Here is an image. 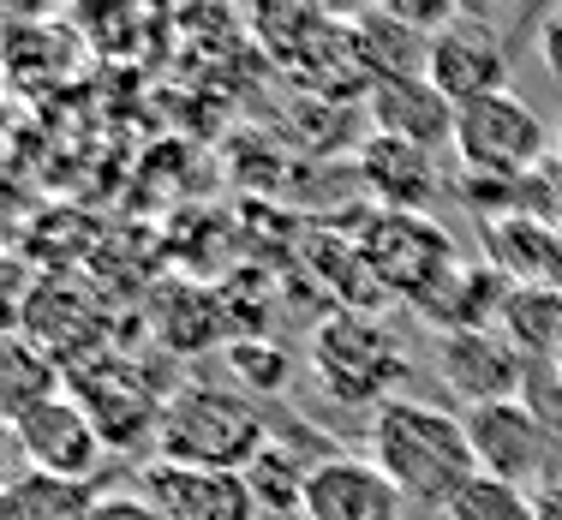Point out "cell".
Wrapping results in <instances>:
<instances>
[{"mask_svg":"<svg viewBox=\"0 0 562 520\" xmlns=\"http://www.w3.org/2000/svg\"><path fill=\"white\" fill-rule=\"evenodd\" d=\"M0 520H24L19 497H12V490H7V478H0Z\"/></svg>","mask_w":562,"mask_h":520,"instance_id":"28","label":"cell"},{"mask_svg":"<svg viewBox=\"0 0 562 520\" xmlns=\"http://www.w3.org/2000/svg\"><path fill=\"white\" fill-rule=\"evenodd\" d=\"M551 371H557V383H562V353H557V359H551Z\"/></svg>","mask_w":562,"mask_h":520,"instance_id":"29","label":"cell"},{"mask_svg":"<svg viewBox=\"0 0 562 520\" xmlns=\"http://www.w3.org/2000/svg\"><path fill=\"white\" fill-rule=\"evenodd\" d=\"M0 437H7V425H0Z\"/></svg>","mask_w":562,"mask_h":520,"instance_id":"30","label":"cell"},{"mask_svg":"<svg viewBox=\"0 0 562 520\" xmlns=\"http://www.w3.org/2000/svg\"><path fill=\"white\" fill-rule=\"evenodd\" d=\"M366 109H371V126L378 138H401L413 150H454V120L461 109L431 84V78H383V84L366 90Z\"/></svg>","mask_w":562,"mask_h":520,"instance_id":"15","label":"cell"},{"mask_svg":"<svg viewBox=\"0 0 562 520\" xmlns=\"http://www.w3.org/2000/svg\"><path fill=\"white\" fill-rule=\"evenodd\" d=\"M55 395H66V371L24 329H0V425H19Z\"/></svg>","mask_w":562,"mask_h":520,"instance_id":"19","label":"cell"},{"mask_svg":"<svg viewBox=\"0 0 562 520\" xmlns=\"http://www.w3.org/2000/svg\"><path fill=\"white\" fill-rule=\"evenodd\" d=\"M222 359H227V377H234L239 395H281L293 377V353L276 347L270 336H234L222 347Z\"/></svg>","mask_w":562,"mask_h":520,"instance_id":"22","label":"cell"},{"mask_svg":"<svg viewBox=\"0 0 562 520\" xmlns=\"http://www.w3.org/2000/svg\"><path fill=\"white\" fill-rule=\"evenodd\" d=\"M359 258L371 263V275L383 282V293H431L443 275L461 263V246L449 239L443 222L431 216H407V210H378L371 228L359 234Z\"/></svg>","mask_w":562,"mask_h":520,"instance_id":"6","label":"cell"},{"mask_svg":"<svg viewBox=\"0 0 562 520\" xmlns=\"http://www.w3.org/2000/svg\"><path fill=\"white\" fill-rule=\"evenodd\" d=\"M437 371H443V383L467 407L520 402V389H527V359H520L497 329H454V336H437Z\"/></svg>","mask_w":562,"mask_h":520,"instance_id":"13","label":"cell"},{"mask_svg":"<svg viewBox=\"0 0 562 520\" xmlns=\"http://www.w3.org/2000/svg\"><path fill=\"white\" fill-rule=\"evenodd\" d=\"M66 395L90 412V425L102 431L109 449H138V443H156L173 389L156 383V371L144 365V359H126L114 347L97 365L72 371V377H66Z\"/></svg>","mask_w":562,"mask_h":520,"instance_id":"4","label":"cell"},{"mask_svg":"<svg viewBox=\"0 0 562 520\" xmlns=\"http://www.w3.org/2000/svg\"><path fill=\"white\" fill-rule=\"evenodd\" d=\"M347 31H353V48L366 60L371 84L383 78H419L425 55H431V36L413 31L395 7H371V12H347Z\"/></svg>","mask_w":562,"mask_h":520,"instance_id":"18","label":"cell"},{"mask_svg":"<svg viewBox=\"0 0 562 520\" xmlns=\"http://www.w3.org/2000/svg\"><path fill=\"white\" fill-rule=\"evenodd\" d=\"M425 78L443 90L454 109H467V102H485V97H503V90H508V48H503V36L491 31L485 19H473V12H454L443 31L431 36Z\"/></svg>","mask_w":562,"mask_h":520,"instance_id":"9","label":"cell"},{"mask_svg":"<svg viewBox=\"0 0 562 520\" xmlns=\"http://www.w3.org/2000/svg\"><path fill=\"white\" fill-rule=\"evenodd\" d=\"M36 287H43V270L36 258L0 246V329H24V312H31Z\"/></svg>","mask_w":562,"mask_h":520,"instance_id":"25","label":"cell"},{"mask_svg":"<svg viewBox=\"0 0 562 520\" xmlns=\"http://www.w3.org/2000/svg\"><path fill=\"white\" fill-rule=\"evenodd\" d=\"M485 263L508 287H557L562 239L539 216H485Z\"/></svg>","mask_w":562,"mask_h":520,"instance_id":"17","label":"cell"},{"mask_svg":"<svg viewBox=\"0 0 562 520\" xmlns=\"http://www.w3.org/2000/svg\"><path fill=\"white\" fill-rule=\"evenodd\" d=\"M300 520H407V502L371 455H324L305 478Z\"/></svg>","mask_w":562,"mask_h":520,"instance_id":"12","label":"cell"},{"mask_svg":"<svg viewBox=\"0 0 562 520\" xmlns=\"http://www.w3.org/2000/svg\"><path fill=\"white\" fill-rule=\"evenodd\" d=\"M144 317H150L156 347L173 359H198V353H210V347L234 341V317H227L222 287H204V282H192V275L156 282L150 299H144Z\"/></svg>","mask_w":562,"mask_h":520,"instance_id":"11","label":"cell"},{"mask_svg":"<svg viewBox=\"0 0 562 520\" xmlns=\"http://www.w3.org/2000/svg\"><path fill=\"white\" fill-rule=\"evenodd\" d=\"M467 443L485 478L503 485H539L551 466V431L532 419L527 402H491V407H467Z\"/></svg>","mask_w":562,"mask_h":520,"instance_id":"10","label":"cell"},{"mask_svg":"<svg viewBox=\"0 0 562 520\" xmlns=\"http://www.w3.org/2000/svg\"><path fill=\"white\" fill-rule=\"evenodd\" d=\"M305 478H312V461H300L288 443H263V455L246 466V485L258 497L263 520H300L305 509Z\"/></svg>","mask_w":562,"mask_h":520,"instance_id":"21","label":"cell"},{"mask_svg":"<svg viewBox=\"0 0 562 520\" xmlns=\"http://www.w3.org/2000/svg\"><path fill=\"white\" fill-rule=\"evenodd\" d=\"M109 329L114 324H109V312H102V299L90 287H78L72 275H43L31 312H24V336L43 347L66 377L97 365L102 353H114Z\"/></svg>","mask_w":562,"mask_h":520,"instance_id":"7","label":"cell"},{"mask_svg":"<svg viewBox=\"0 0 562 520\" xmlns=\"http://www.w3.org/2000/svg\"><path fill=\"white\" fill-rule=\"evenodd\" d=\"M539 60H544V72L562 84V7H551L539 19Z\"/></svg>","mask_w":562,"mask_h":520,"instance_id":"27","label":"cell"},{"mask_svg":"<svg viewBox=\"0 0 562 520\" xmlns=\"http://www.w3.org/2000/svg\"><path fill=\"white\" fill-rule=\"evenodd\" d=\"M371 461L383 466V478L401 490L407 509H449L467 485L479 478L473 443H467V419L431 407V402H383L371 412Z\"/></svg>","mask_w":562,"mask_h":520,"instance_id":"1","label":"cell"},{"mask_svg":"<svg viewBox=\"0 0 562 520\" xmlns=\"http://www.w3.org/2000/svg\"><path fill=\"white\" fill-rule=\"evenodd\" d=\"M443 520H539V497L520 485H503V478L479 473L473 485L443 509Z\"/></svg>","mask_w":562,"mask_h":520,"instance_id":"24","label":"cell"},{"mask_svg":"<svg viewBox=\"0 0 562 520\" xmlns=\"http://www.w3.org/2000/svg\"><path fill=\"white\" fill-rule=\"evenodd\" d=\"M90 520H168L144 490H97L90 502Z\"/></svg>","mask_w":562,"mask_h":520,"instance_id":"26","label":"cell"},{"mask_svg":"<svg viewBox=\"0 0 562 520\" xmlns=\"http://www.w3.org/2000/svg\"><path fill=\"white\" fill-rule=\"evenodd\" d=\"M270 443L263 407L239 395L234 383H173L162 431H156V461L204 466V473H246Z\"/></svg>","mask_w":562,"mask_h":520,"instance_id":"2","label":"cell"},{"mask_svg":"<svg viewBox=\"0 0 562 520\" xmlns=\"http://www.w3.org/2000/svg\"><path fill=\"white\" fill-rule=\"evenodd\" d=\"M312 377L329 402L341 407H371L395 402V383L407 377V353L371 312H329L305 341Z\"/></svg>","mask_w":562,"mask_h":520,"instance_id":"3","label":"cell"},{"mask_svg":"<svg viewBox=\"0 0 562 520\" xmlns=\"http://www.w3.org/2000/svg\"><path fill=\"white\" fill-rule=\"evenodd\" d=\"M551 150V126L539 120V109L503 90V97L467 102L461 120H454V156H461L467 173H491V180H520L532 173Z\"/></svg>","mask_w":562,"mask_h":520,"instance_id":"5","label":"cell"},{"mask_svg":"<svg viewBox=\"0 0 562 520\" xmlns=\"http://www.w3.org/2000/svg\"><path fill=\"white\" fill-rule=\"evenodd\" d=\"M144 497L168 520H263L246 473H204V466H180V461H150L144 466Z\"/></svg>","mask_w":562,"mask_h":520,"instance_id":"14","label":"cell"},{"mask_svg":"<svg viewBox=\"0 0 562 520\" xmlns=\"http://www.w3.org/2000/svg\"><path fill=\"white\" fill-rule=\"evenodd\" d=\"M497 336L527 365H551L562 353V287H515L497 317Z\"/></svg>","mask_w":562,"mask_h":520,"instance_id":"20","label":"cell"},{"mask_svg":"<svg viewBox=\"0 0 562 520\" xmlns=\"http://www.w3.org/2000/svg\"><path fill=\"white\" fill-rule=\"evenodd\" d=\"M359 180L371 185V197L383 210H407V216H425V204L443 192V173H437L431 150H413L401 138H378V132L359 150Z\"/></svg>","mask_w":562,"mask_h":520,"instance_id":"16","label":"cell"},{"mask_svg":"<svg viewBox=\"0 0 562 520\" xmlns=\"http://www.w3.org/2000/svg\"><path fill=\"white\" fill-rule=\"evenodd\" d=\"M7 431H12V449H19V461L31 466V473L66 478V485H90L102 455H109L102 431L90 425V412L78 407L72 395H55V402L31 407L19 425H7Z\"/></svg>","mask_w":562,"mask_h":520,"instance_id":"8","label":"cell"},{"mask_svg":"<svg viewBox=\"0 0 562 520\" xmlns=\"http://www.w3.org/2000/svg\"><path fill=\"white\" fill-rule=\"evenodd\" d=\"M7 490L19 497L24 520H90V502H97L90 485H66V478L31 473V466L7 473Z\"/></svg>","mask_w":562,"mask_h":520,"instance_id":"23","label":"cell"}]
</instances>
